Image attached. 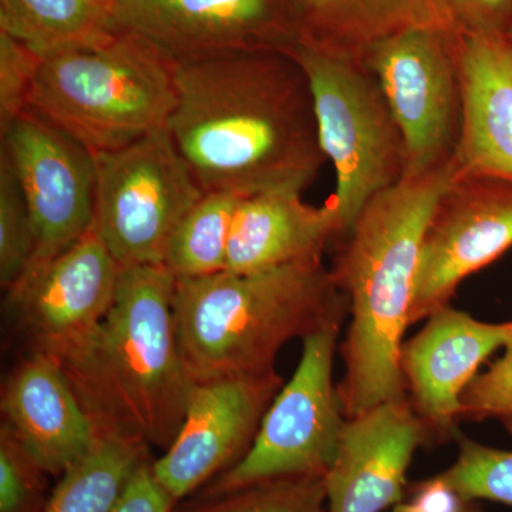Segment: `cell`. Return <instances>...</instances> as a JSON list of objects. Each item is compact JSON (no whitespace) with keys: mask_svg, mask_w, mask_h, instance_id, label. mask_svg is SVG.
<instances>
[{"mask_svg":"<svg viewBox=\"0 0 512 512\" xmlns=\"http://www.w3.org/2000/svg\"><path fill=\"white\" fill-rule=\"evenodd\" d=\"M168 131L205 192H302L325 165L308 76L284 52L177 63Z\"/></svg>","mask_w":512,"mask_h":512,"instance_id":"cell-1","label":"cell"},{"mask_svg":"<svg viewBox=\"0 0 512 512\" xmlns=\"http://www.w3.org/2000/svg\"><path fill=\"white\" fill-rule=\"evenodd\" d=\"M175 285L164 265L124 266L106 316L45 350L100 437L167 450L183 426L192 380L175 330Z\"/></svg>","mask_w":512,"mask_h":512,"instance_id":"cell-2","label":"cell"},{"mask_svg":"<svg viewBox=\"0 0 512 512\" xmlns=\"http://www.w3.org/2000/svg\"><path fill=\"white\" fill-rule=\"evenodd\" d=\"M456 171L454 161L404 177L363 208L343 237L333 268L349 299L352 323L342 346L345 377L339 393L348 419L406 399L400 366L410 325L421 242L434 205Z\"/></svg>","mask_w":512,"mask_h":512,"instance_id":"cell-3","label":"cell"},{"mask_svg":"<svg viewBox=\"0 0 512 512\" xmlns=\"http://www.w3.org/2000/svg\"><path fill=\"white\" fill-rule=\"evenodd\" d=\"M349 299L322 258L254 272L177 279L174 320L192 382L274 370L291 339L342 323Z\"/></svg>","mask_w":512,"mask_h":512,"instance_id":"cell-4","label":"cell"},{"mask_svg":"<svg viewBox=\"0 0 512 512\" xmlns=\"http://www.w3.org/2000/svg\"><path fill=\"white\" fill-rule=\"evenodd\" d=\"M175 101L177 63L143 37L113 29L42 56L28 110L103 153L167 126Z\"/></svg>","mask_w":512,"mask_h":512,"instance_id":"cell-5","label":"cell"},{"mask_svg":"<svg viewBox=\"0 0 512 512\" xmlns=\"http://www.w3.org/2000/svg\"><path fill=\"white\" fill-rule=\"evenodd\" d=\"M311 86L319 141L335 167L329 201L348 235L363 208L406 177L403 134L376 77L359 60L308 42L288 53Z\"/></svg>","mask_w":512,"mask_h":512,"instance_id":"cell-6","label":"cell"},{"mask_svg":"<svg viewBox=\"0 0 512 512\" xmlns=\"http://www.w3.org/2000/svg\"><path fill=\"white\" fill-rule=\"evenodd\" d=\"M93 156L94 231L121 268L163 265L175 228L205 194L167 126Z\"/></svg>","mask_w":512,"mask_h":512,"instance_id":"cell-7","label":"cell"},{"mask_svg":"<svg viewBox=\"0 0 512 512\" xmlns=\"http://www.w3.org/2000/svg\"><path fill=\"white\" fill-rule=\"evenodd\" d=\"M340 325L332 323L303 339L298 369L266 410L251 448L215 477L202 497L276 478L326 476L348 420L332 376Z\"/></svg>","mask_w":512,"mask_h":512,"instance_id":"cell-8","label":"cell"},{"mask_svg":"<svg viewBox=\"0 0 512 512\" xmlns=\"http://www.w3.org/2000/svg\"><path fill=\"white\" fill-rule=\"evenodd\" d=\"M461 32L412 29L384 39L363 63L376 77L406 146V177L456 156L463 123Z\"/></svg>","mask_w":512,"mask_h":512,"instance_id":"cell-9","label":"cell"},{"mask_svg":"<svg viewBox=\"0 0 512 512\" xmlns=\"http://www.w3.org/2000/svg\"><path fill=\"white\" fill-rule=\"evenodd\" d=\"M512 248V177L454 171L421 242L409 322L450 305L458 285Z\"/></svg>","mask_w":512,"mask_h":512,"instance_id":"cell-10","label":"cell"},{"mask_svg":"<svg viewBox=\"0 0 512 512\" xmlns=\"http://www.w3.org/2000/svg\"><path fill=\"white\" fill-rule=\"evenodd\" d=\"M111 26L143 37L175 63L301 42L292 0H119Z\"/></svg>","mask_w":512,"mask_h":512,"instance_id":"cell-11","label":"cell"},{"mask_svg":"<svg viewBox=\"0 0 512 512\" xmlns=\"http://www.w3.org/2000/svg\"><path fill=\"white\" fill-rule=\"evenodd\" d=\"M0 150L18 177L35 227L32 271L73 247L92 229L94 156L32 110L20 114L2 131Z\"/></svg>","mask_w":512,"mask_h":512,"instance_id":"cell-12","label":"cell"},{"mask_svg":"<svg viewBox=\"0 0 512 512\" xmlns=\"http://www.w3.org/2000/svg\"><path fill=\"white\" fill-rule=\"evenodd\" d=\"M279 389L275 370L192 382L183 426L153 463L157 480L177 503L247 454Z\"/></svg>","mask_w":512,"mask_h":512,"instance_id":"cell-13","label":"cell"},{"mask_svg":"<svg viewBox=\"0 0 512 512\" xmlns=\"http://www.w3.org/2000/svg\"><path fill=\"white\" fill-rule=\"evenodd\" d=\"M430 431L410 400H392L346 420L323 478L328 512H383L402 503L414 451Z\"/></svg>","mask_w":512,"mask_h":512,"instance_id":"cell-14","label":"cell"},{"mask_svg":"<svg viewBox=\"0 0 512 512\" xmlns=\"http://www.w3.org/2000/svg\"><path fill=\"white\" fill-rule=\"evenodd\" d=\"M121 266L93 227L73 247L29 271L9 303L36 340L50 350L90 332L109 312Z\"/></svg>","mask_w":512,"mask_h":512,"instance_id":"cell-15","label":"cell"},{"mask_svg":"<svg viewBox=\"0 0 512 512\" xmlns=\"http://www.w3.org/2000/svg\"><path fill=\"white\" fill-rule=\"evenodd\" d=\"M404 343L400 366L413 409L430 434L443 437L460 420L461 394L495 350L512 339V320L485 323L450 305L430 315Z\"/></svg>","mask_w":512,"mask_h":512,"instance_id":"cell-16","label":"cell"},{"mask_svg":"<svg viewBox=\"0 0 512 512\" xmlns=\"http://www.w3.org/2000/svg\"><path fill=\"white\" fill-rule=\"evenodd\" d=\"M3 429L43 473L62 476L100 440L62 367L36 350L6 383Z\"/></svg>","mask_w":512,"mask_h":512,"instance_id":"cell-17","label":"cell"},{"mask_svg":"<svg viewBox=\"0 0 512 512\" xmlns=\"http://www.w3.org/2000/svg\"><path fill=\"white\" fill-rule=\"evenodd\" d=\"M463 123L457 171L512 177L511 36L460 35Z\"/></svg>","mask_w":512,"mask_h":512,"instance_id":"cell-18","label":"cell"},{"mask_svg":"<svg viewBox=\"0 0 512 512\" xmlns=\"http://www.w3.org/2000/svg\"><path fill=\"white\" fill-rule=\"evenodd\" d=\"M342 238L332 202L313 207L301 192H261L239 202L225 271L254 274L293 262L320 259Z\"/></svg>","mask_w":512,"mask_h":512,"instance_id":"cell-19","label":"cell"},{"mask_svg":"<svg viewBox=\"0 0 512 512\" xmlns=\"http://www.w3.org/2000/svg\"><path fill=\"white\" fill-rule=\"evenodd\" d=\"M301 42L363 62L377 43L412 29L460 32L450 0H292Z\"/></svg>","mask_w":512,"mask_h":512,"instance_id":"cell-20","label":"cell"},{"mask_svg":"<svg viewBox=\"0 0 512 512\" xmlns=\"http://www.w3.org/2000/svg\"><path fill=\"white\" fill-rule=\"evenodd\" d=\"M0 30L39 56L113 30L106 0H0Z\"/></svg>","mask_w":512,"mask_h":512,"instance_id":"cell-21","label":"cell"},{"mask_svg":"<svg viewBox=\"0 0 512 512\" xmlns=\"http://www.w3.org/2000/svg\"><path fill=\"white\" fill-rule=\"evenodd\" d=\"M147 447L117 437L96 446L62 474L40 512H111L141 464Z\"/></svg>","mask_w":512,"mask_h":512,"instance_id":"cell-22","label":"cell"},{"mask_svg":"<svg viewBox=\"0 0 512 512\" xmlns=\"http://www.w3.org/2000/svg\"><path fill=\"white\" fill-rule=\"evenodd\" d=\"M239 195L205 192L175 228L163 265L177 279L204 278L227 268L229 239Z\"/></svg>","mask_w":512,"mask_h":512,"instance_id":"cell-23","label":"cell"},{"mask_svg":"<svg viewBox=\"0 0 512 512\" xmlns=\"http://www.w3.org/2000/svg\"><path fill=\"white\" fill-rule=\"evenodd\" d=\"M325 477L276 478L232 493L202 497L184 512H328Z\"/></svg>","mask_w":512,"mask_h":512,"instance_id":"cell-24","label":"cell"},{"mask_svg":"<svg viewBox=\"0 0 512 512\" xmlns=\"http://www.w3.org/2000/svg\"><path fill=\"white\" fill-rule=\"evenodd\" d=\"M468 501H493L512 507V451L458 439L457 460L434 477Z\"/></svg>","mask_w":512,"mask_h":512,"instance_id":"cell-25","label":"cell"},{"mask_svg":"<svg viewBox=\"0 0 512 512\" xmlns=\"http://www.w3.org/2000/svg\"><path fill=\"white\" fill-rule=\"evenodd\" d=\"M36 254V232L18 177L0 150V284L15 288Z\"/></svg>","mask_w":512,"mask_h":512,"instance_id":"cell-26","label":"cell"},{"mask_svg":"<svg viewBox=\"0 0 512 512\" xmlns=\"http://www.w3.org/2000/svg\"><path fill=\"white\" fill-rule=\"evenodd\" d=\"M460 419L497 420L512 434V339L504 355L461 394Z\"/></svg>","mask_w":512,"mask_h":512,"instance_id":"cell-27","label":"cell"},{"mask_svg":"<svg viewBox=\"0 0 512 512\" xmlns=\"http://www.w3.org/2000/svg\"><path fill=\"white\" fill-rule=\"evenodd\" d=\"M42 56L0 30V130L29 107L30 90Z\"/></svg>","mask_w":512,"mask_h":512,"instance_id":"cell-28","label":"cell"},{"mask_svg":"<svg viewBox=\"0 0 512 512\" xmlns=\"http://www.w3.org/2000/svg\"><path fill=\"white\" fill-rule=\"evenodd\" d=\"M43 473L18 441L2 429L0 437V512H40Z\"/></svg>","mask_w":512,"mask_h":512,"instance_id":"cell-29","label":"cell"},{"mask_svg":"<svg viewBox=\"0 0 512 512\" xmlns=\"http://www.w3.org/2000/svg\"><path fill=\"white\" fill-rule=\"evenodd\" d=\"M458 29L484 36H511L512 0H450Z\"/></svg>","mask_w":512,"mask_h":512,"instance_id":"cell-30","label":"cell"},{"mask_svg":"<svg viewBox=\"0 0 512 512\" xmlns=\"http://www.w3.org/2000/svg\"><path fill=\"white\" fill-rule=\"evenodd\" d=\"M175 498L157 480L153 464L144 463L136 471L111 512H173Z\"/></svg>","mask_w":512,"mask_h":512,"instance_id":"cell-31","label":"cell"},{"mask_svg":"<svg viewBox=\"0 0 512 512\" xmlns=\"http://www.w3.org/2000/svg\"><path fill=\"white\" fill-rule=\"evenodd\" d=\"M412 500L400 503L393 512H481L478 501H468L454 494L436 478L413 485Z\"/></svg>","mask_w":512,"mask_h":512,"instance_id":"cell-32","label":"cell"},{"mask_svg":"<svg viewBox=\"0 0 512 512\" xmlns=\"http://www.w3.org/2000/svg\"><path fill=\"white\" fill-rule=\"evenodd\" d=\"M106 2H109L111 6L114 5V3L119 2V0H106Z\"/></svg>","mask_w":512,"mask_h":512,"instance_id":"cell-33","label":"cell"},{"mask_svg":"<svg viewBox=\"0 0 512 512\" xmlns=\"http://www.w3.org/2000/svg\"><path fill=\"white\" fill-rule=\"evenodd\" d=\"M511 39H512V33H511Z\"/></svg>","mask_w":512,"mask_h":512,"instance_id":"cell-34","label":"cell"}]
</instances>
